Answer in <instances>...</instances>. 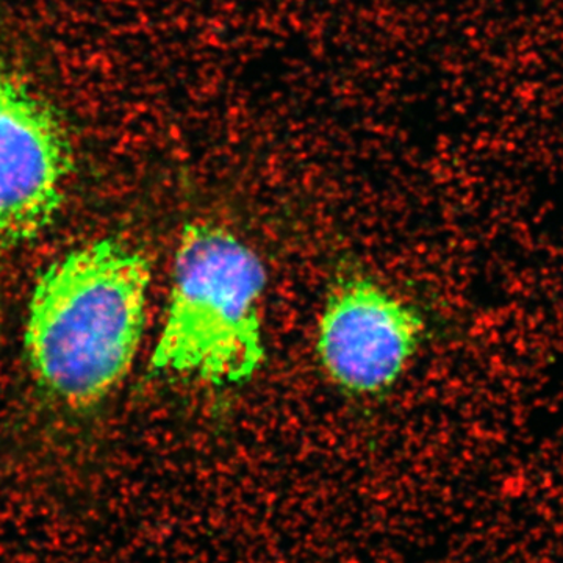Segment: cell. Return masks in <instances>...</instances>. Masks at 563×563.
<instances>
[{"label":"cell","mask_w":563,"mask_h":563,"mask_svg":"<svg viewBox=\"0 0 563 563\" xmlns=\"http://www.w3.org/2000/svg\"><path fill=\"white\" fill-rule=\"evenodd\" d=\"M69 172L57 113L0 65V257L51 224Z\"/></svg>","instance_id":"4"},{"label":"cell","mask_w":563,"mask_h":563,"mask_svg":"<svg viewBox=\"0 0 563 563\" xmlns=\"http://www.w3.org/2000/svg\"><path fill=\"white\" fill-rule=\"evenodd\" d=\"M150 282L147 258L111 240L49 266L25 325V352L41 387L70 409L110 395L139 351Z\"/></svg>","instance_id":"1"},{"label":"cell","mask_w":563,"mask_h":563,"mask_svg":"<svg viewBox=\"0 0 563 563\" xmlns=\"http://www.w3.org/2000/svg\"><path fill=\"white\" fill-rule=\"evenodd\" d=\"M265 263L222 225H185L174 258L168 309L151 372L214 387L246 384L265 362Z\"/></svg>","instance_id":"2"},{"label":"cell","mask_w":563,"mask_h":563,"mask_svg":"<svg viewBox=\"0 0 563 563\" xmlns=\"http://www.w3.org/2000/svg\"><path fill=\"white\" fill-rule=\"evenodd\" d=\"M424 331L409 302L368 277H350L325 299L314 350L329 383L346 395L373 398L398 383Z\"/></svg>","instance_id":"3"}]
</instances>
